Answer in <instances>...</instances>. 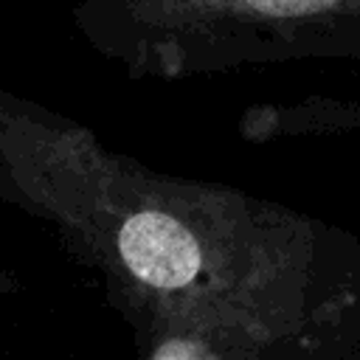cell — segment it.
Wrapping results in <instances>:
<instances>
[{
    "mask_svg": "<svg viewBox=\"0 0 360 360\" xmlns=\"http://www.w3.org/2000/svg\"><path fill=\"white\" fill-rule=\"evenodd\" d=\"M127 267L146 284L174 290L188 284L200 270V245L186 225L166 214L143 211L121 228L118 236Z\"/></svg>",
    "mask_w": 360,
    "mask_h": 360,
    "instance_id": "1",
    "label": "cell"
},
{
    "mask_svg": "<svg viewBox=\"0 0 360 360\" xmlns=\"http://www.w3.org/2000/svg\"><path fill=\"white\" fill-rule=\"evenodd\" d=\"M158 360H191L188 354H186V349H180V346H174V349H169V352H163Z\"/></svg>",
    "mask_w": 360,
    "mask_h": 360,
    "instance_id": "2",
    "label": "cell"
}]
</instances>
